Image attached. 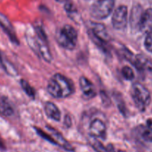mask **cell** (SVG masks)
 <instances>
[{"label":"cell","instance_id":"cell-21","mask_svg":"<svg viewBox=\"0 0 152 152\" xmlns=\"http://www.w3.org/2000/svg\"><path fill=\"white\" fill-rule=\"evenodd\" d=\"M122 75L124 78L128 81H132L134 78V72L132 69L128 66H125L122 69Z\"/></svg>","mask_w":152,"mask_h":152},{"label":"cell","instance_id":"cell-2","mask_svg":"<svg viewBox=\"0 0 152 152\" xmlns=\"http://www.w3.org/2000/svg\"><path fill=\"white\" fill-rule=\"evenodd\" d=\"M56 39L58 44L63 48L72 50L77 44L78 34L73 26L65 25L57 32Z\"/></svg>","mask_w":152,"mask_h":152},{"label":"cell","instance_id":"cell-26","mask_svg":"<svg viewBox=\"0 0 152 152\" xmlns=\"http://www.w3.org/2000/svg\"><path fill=\"white\" fill-rule=\"evenodd\" d=\"M64 8H65L66 12L70 13V14H72V13H75L77 11V9L75 7V5L73 4L70 3V2H66L65 4V5H64Z\"/></svg>","mask_w":152,"mask_h":152},{"label":"cell","instance_id":"cell-22","mask_svg":"<svg viewBox=\"0 0 152 152\" xmlns=\"http://www.w3.org/2000/svg\"><path fill=\"white\" fill-rule=\"evenodd\" d=\"M144 44L146 50L152 53V32L147 34Z\"/></svg>","mask_w":152,"mask_h":152},{"label":"cell","instance_id":"cell-15","mask_svg":"<svg viewBox=\"0 0 152 152\" xmlns=\"http://www.w3.org/2000/svg\"><path fill=\"white\" fill-rule=\"evenodd\" d=\"M0 113L5 116H10L14 113V109L11 103L3 96H0Z\"/></svg>","mask_w":152,"mask_h":152},{"label":"cell","instance_id":"cell-28","mask_svg":"<svg viewBox=\"0 0 152 152\" xmlns=\"http://www.w3.org/2000/svg\"><path fill=\"white\" fill-rule=\"evenodd\" d=\"M64 123H65V125H68L69 127L70 125H71V119H70V118L68 116H66V118H65V122H64Z\"/></svg>","mask_w":152,"mask_h":152},{"label":"cell","instance_id":"cell-27","mask_svg":"<svg viewBox=\"0 0 152 152\" xmlns=\"http://www.w3.org/2000/svg\"><path fill=\"white\" fill-rule=\"evenodd\" d=\"M146 124H147L148 129L151 130V131H152V119H148L147 122H146Z\"/></svg>","mask_w":152,"mask_h":152},{"label":"cell","instance_id":"cell-5","mask_svg":"<svg viewBox=\"0 0 152 152\" xmlns=\"http://www.w3.org/2000/svg\"><path fill=\"white\" fill-rule=\"evenodd\" d=\"M114 0H96L90 8V14L96 20H104L113 9Z\"/></svg>","mask_w":152,"mask_h":152},{"label":"cell","instance_id":"cell-3","mask_svg":"<svg viewBox=\"0 0 152 152\" xmlns=\"http://www.w3.org/2000/svg\"><path fill=\"white\" fill-rule=\"evenodd\" d=\"M131 96L140 111H145L151 102V94L147 88L140 83H134L131 87Z\"/></svg>","mask_w":152,"mask_h":152},{"label":"cell","instance_id":"cell-14","mask_svg":"<svg viewBox=\"0 0 152 152\" xmlns=\"http://www.w3.org/2000/svg\"><path fill=\"white\" fill-rule=\"evenodd\" d=\"M89 142L90 145L93 148V149H95L97 152H114L113 147L111 145L104 146L98 139L94 138V137H90Z\"/></svg>","mask_w":152,"mask_h":152},{"label":"cell","instance_id":"cell-1","mask_svg":"<svg viewBox=\"0 0 152 152\" xmlns=\"http://www.w3.org/2000/svg\"><path fill=\"white\" fill-rule=\"evenodd\" d=\"M47 91L51 96L55 99H64L74 93V86L66 76L56 73L48 82Z\"/></svg>","mask_w":152,"mask_h":152},{"label":"cell","instance_id":"cell-16","mask_svg":"<svg viewBox=\"0 0 152 152\" xmlns=\"http://www.w3.org/2000/svg\"><path fill=\"white\" fill-rule=\"evenodd\" d=\"M137 69L138 70H145L148 72L152 73V63L145 58V56L141 55H137Z\"/></svg>","mask_w":152,"mask_h":152},{"label":"cell","instance_id":"cell-7","mask_svg":"<svg viewBox=\"0 0 152 152\" xmlns=\"http://www.w3.org/2000/svg\"><path fill=\"white\" fill-rule=\"evenodd\" d=\"M0 26L2 28L4 31L7 34V35L13 43L16 45L20 44V41H19L17 34H16L14 26L11 24L8 17L1 12H0Z\"/></svg>","mask_w":152,"mask_h":152},{"label":"cell","instance_id":"cell-18","mask_svg":"<svg viewBox=\"0 0 152 152\" xmlns=\"http://www.w3.org/2000/svg\"><path fill=\"white\" fill-rule=\"evenodd\" d=\"M114 99H116V102L117 103V107L119 110L120 111L121 113L125 117L128 116V110H127L126 105H125V102H124L122 96H121L120 93H113Z\"/></svg>","mask_w":152,"mask_h":152},{"label":"cell","instance_id":"cell-12","mask_svg":"<svg viewBox=\"0 0 152 152\" xmlns=\"http://www.w3.org/2000/svg\"><path fill=\"white\" fill-rule=\"evenodd\" d=\"M139 28L145 34L152 32V8H148L142 13Z\"/></svg>","mask_w":152,"mask_h":152},{"label":"cell","instance_id":"cell-11","mask_svg":"<svg viewBox=\"0 0 152 152\" xmlns=\"http://www.w3.org/2000/svg\"><path fill=\"white\" fill-rule=\"evenodd\" d=\"M90 32L95 37L106 43L110 40V37L107 31L106 27L102 23H93L92 24V31Z\"/></svg>","mask_w":152,"mask_h":152},{"label":"cell","instance_id":"cell-30","mask_svg":"<svg viewBox=\"0 0 152 152\" xmlns=\"http://www.w3.org/2000/svg\"><path fill=\"white\" fill-rule=\"evenodd\" d=\"M118 152H126V151H122V150H119V151H118Z\"/></svg>","mask_w":152,"mask_h":152},{"label":"cell","instance_id":"cell-10","mask_svg":"<svg viewBox=\"0 0 152 152\" xmlns=\"http://www.w3.org/2000/svg\"><path fill=\"white\" fill-rule=\"evenodd\" d=\"M46 128H48V130L52 134L51 136L53 138V140H55V144L61 146L62 148L65 149L67 151H74V148H73V146L63 137L61 133L57 131L55 128H52L50 126H46Z\"/></svg>","mask_w":152,"mask_h":152},{"label":"cell","instance_id":"cell-4","mask_svg":"<svg viewBox=\"0 0 152 152\" xmlns=\"http://www.w3.org/2000/svg\"><path fill=\"white\" fill-rule=\"evenodd\" d=\"M36 32V44L37 51L43 60L47 63H51L52 61V55L51 54L49 45H48L47 36L41 25H37L34 27Z\"/></svg>","mask_w":152,"mask_h":152},{"label":"cell","instance_id":"cell-13","mask_svg":"<svg viewBox=\"0 0 152 152\" xmlns=\"http://www.w3.org/2000/svg\"><path fill=\"white\" fill-rule=\"evenodd\" d=\"M44 110L45 113H46V115L49 119H52L54 121H56V122H58V121L61 120V111H60L58 107L54 103H52L51 102H46L45 104Z\"/></svg>","mask_w":152,"mask_h":152},{"label":"cell","instance_id":"cell-8","mask_svg":"<svg viewBox=\"0 0 152 152\" xmlns=\"http://www.w3.org/2000/svg\"><path fill=\"white\" fill-rule=\"evenodd\" d=\"M90 137L94 138L105 139L106 137V125L104 122L99 119H95L91 122L89 128Z\"/></svg>","mask_w":152,"mask_h":152},{"label":"cell","instance_id":"cell-19","mask_svg":"<svg viewBox=\"0 0 152 152\" xmlns=\"http://www.w3.org/2000/svg\"><path fill=\"white\" fill-rule=\"evenodd\" d=\"M20 84H21V87L23 88V90H24L25 93L27 94V96L28 97H30L31 99H35V90L30 84H28V82L26 81L24 79H21L20 80Z\"/></svg>","mask_w":152,"mask_h":152},{"label":"cell","instance_id":"cell-20","mask_svg":"<svg viewBox=\"0 0 152 152\" xmlns=\"http://www.w3.org/2000/svg\"><path fill=\"white\" fill-rule=\"evenodd\" d=\"M122 54L125 60L131 63L134 67L137 68V55H134L131 51L128 50L126 48H123L122 49Z\"/></svg>","mask_w":152,"mask_h":152},{"label":"cell","instance_id":"cell-24","mask_svg":"<svg viewBox=\"0 0 152 152\" xmlns=\"http://www.w3.org/2000/svg\"><path fill=\"white\" fill-rule=\"evenodd\" d=\"M100 96H101V99L102 100V103L105 105V107H107L110 104L111 102L110 100V98L108 97V96L107 95V93L104 91H101L100 93Z\"/></svg>","mask_w":152,"mask_h":152},{"label":"cell","instance_id":"cell-9","mask_svg":"<svg viewBox=\"0 0 152 152\" xmlns=\"http://www.w3.org/2000/svg\"><path fill=\"white\" fill-rule=\"evenodd\" d=\"M79 85L84 99L90 100L96 96L94 84L85 76H81L79 79Z\"/></svg>","mask_w":152,"mask_h":152},{"label":"cell","instance_id":"cell-6","mask_svg":"<svg viewBox=\"0 0 152 152\" xmlns=\"http://www.w3.org/2000/svg\"><path fill=\"white\" fill-rule=\"evenodd\" d=\"M128 12L125 5H120L113 12L112 16V25L116 30L125 28L128 24Z\"/></svg>","mask_w":152,"mask_h":152},{"label":"cell","instance_id":"cell-25","mask_svg":"<svg viewBox=\"0 0 152 152\" xmlns=\"http://www.w3.org/2000/svg\"><path fill=\"white\" fill-rule=\"evenodd\" d=\"M142 137L146 141L152 142V131L149 129L145 130L142 134Z\"/></svg>","mask_w":152,"mask_h":152},{"label":"cell","instance_id":"cell-17","mask_svg":"<svg viewBox=\"0 0 152 152\" xmlns=\"http://www.w3.org/2000/svg\"><path fill=\"white\" fill-rule=\"evenodd\" d=\"M143 12H142L141 9L139 7L134 8L132 10V13H131V17H130V23H131V27L132 28H138L140 26V19H141L142 14Z\"/></svg>","mask_w":152,"mask_h":152},{"label":"cell","instance_id":"cell-29","mask_svg":"<svg viewBox=\"0 0 152 152\" xmlns=\"http://www.w3.org/2000/svg\"><path fill=\"white\" fill-rule=\"evenodd\" d=\"M56 1H58V2H63L64 0H56Z\"/></svg>","mask_w":152,"mask_h":152},{"label":"cell","instance_id":"cell-23","mask_svg":"<svg viewBox=\"0 0 152 152\" xmlns=\"http://www.w3.org/2000/svg\"><path fill=\"white\" fill-rule=\"evenodd\" d=\"M34 129L36 130L37 133V134H39V135H40V137H43V139H45V140H47V141H49V142H50L53 143V144L56 145V144H55V140H53V138H52V136L49 135V134H46V132H44V131H43V130L40 129V128H36V127H35V128H34Z\"/></svg>","mask_w":152,"mask_h":152}]
</instances>
